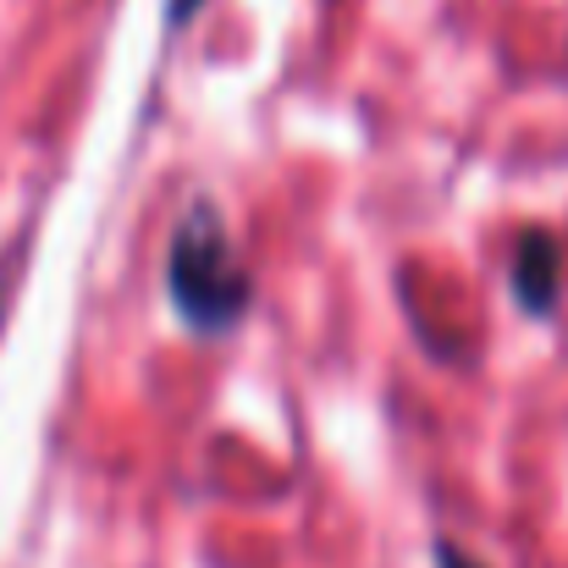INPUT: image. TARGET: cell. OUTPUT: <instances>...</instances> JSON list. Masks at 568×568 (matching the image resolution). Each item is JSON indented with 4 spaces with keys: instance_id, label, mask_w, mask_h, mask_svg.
<instances>
[{
    "instance_id": "6da1fadb",
    "label": "cell",
    "mask_w": 568,
    "mask_h": 568,
    "mask_svg": "<svg viewBox=\"0 0 568 568\" xmlns=\"http://www.w3.org/2000/svg\"><path fill=\"white\" fill-rule=\"evenodd\" d=\"M166 298L183 315V326L199 337H226L254 304V282H248V271L232 248V232L210 199H193L189 215L172 232Z\"/></svg>"
},
{
    "instance_id": "7a4b0ae2",
    "label": "cell",
    "mask_w": 568,
    "mask_h": 568,
    "mask_svg": "<svg viewBox=\"0 0 568 568\" xmlns=\"http://www.w3.org/2000/svg\"><path fill=\"white\" fill-rule=\"evenodd\" d=\"M508 287H514L525 315H547L558 304V293H564V248H558L552 232H541V226L519 232L514 265H508Z\"/></svg>"
},
{
    "instance_id": "3957f363",
    "label": "cell",
    "mask_w": 568,
    "mask_h": 568,
    "mask_svg": "<svg viewBox=\"0 0 568 568\" xmlns=\"http://www.w3.org/2000/svg\"><path fill=\"white\" fill-rule=\"evenodd\" d=\"M199 6H204V0H166V28H172V33H183L193 17H199Z\"/></svg>"
},
{
    "instance_id": "277c9868",
    "label": "cell",
    "mask_w": 568,
    "mask_h": 568,
    "mask_svg": "<svg viewBox=\"0 0 568 568\" xmlns=\"http://www.w3.org/2000/svg\"><path fill=\"white\" fill-rule=\"evenodd\" d=\"M436 568H486V564L469 558V552H458L453 541H436Z\"/></svg>"
},
{
    "instance_id": "5b68a950",
    "label": "cell",
    "mask_w": 568,
    "mask_h": 568,
    "mask_svg": "<svg viewBox=\"0 0 568 568\" xmlns=\"http://www.w3.org/2000/svg\"><path fill=\"white\" fill-rule=\"evenodd\" d=\"M0 310H6V287H0Z\"/></svg>"
}]
</instances>
